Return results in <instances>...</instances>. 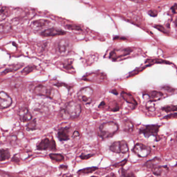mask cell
Returning <instances> with one entry per match:
<instances>
[{"instance_id":"cell-34","label":"cell","mask_w":177,"mask_h":177,"mask_svg":"<svg viewBox=\"0 0 177 177\" xmlns=\"http://www.w3.org/2000/svg\"><path fill=\"white\" fill-rule=\"evenodd\" d=\"M93 155L94 154H88L87 155L82 154L80 156V158L82 160H87L90 158H92Z\"/></svg>"},{"instance_id":"cell-17","label":"cell","mask_w":177,"mask_h":177,"mask_svg":"<svg viewBox=\"0 0 177 177\" xmlns=\"http://www.w3.org/2000/svg\"><path fill=\"white\" fill-rule=\"evenodd\" d=\"M161 160L160 158L155 157L152 160H149L144 164V166L148 168L153 169L158 166L160 163H161Z\"/></svg>"},{"instance_id":"cell-20","label":"cell","mask_w":177,"mask_h":177,"mask_svg":"<svg viewBox=\"0 0 177 177\" xmlns=\"http://www.w3.org/2000/svg\"><path fill=\"white\" fill-rule=\"evenodd\" d=\"M168 172V168L166 166H157L152 169L153 174L156 175H161L167 174Z\"/></svg>"},{"instance_id":"cell-39","label":"cell","mask_w":177,"mask_h":177,"mask_svg":"<svg viewBox=\"0 0 177 177\" xmlns=\"http://www.w3.org/2000/svg\"><path fill=\"white\" fill-rule=\"evenodd\" d=\"M172 12H173L174 14H177V4H175L171 8Z\"/></svg>"},{"instance_id":"cell-32","label":"cell","mask_w":177,"mask_h":177,"mask_svg":"<svg viewBox=\"0 0 177 177\" xmlns=\"http://www.w3.org/2000/svg\"><path fill=\"white\" fill-rule=\"evenodd\" d=\"M154 28L157 29L159 30L160 31L163 32L164 34H168V32L167 31L166 29H165L163 26H161V25H155Z\"/></svg>"},{"instance_id":"cell-18","label":"cell","mask_w":177,"mask_h":177,"mask_svg":"<svg viewBox=\"0 0 177 177\" xmlns=\"http://www.w3.org/2000/svg\"><path fill=\"white\" fill-rule=\"evenodd\" d=\"M11 151L9 149H0V161H8L11 158Z\"/></svg>"},{"instance_id":"cell-3","label":"cell","mask_w":177,"mask_h":177,"mask_svg":"<svg viewBox=\"0 0 177 177\" xmlns=\"http://www.w3.org/2000/svg\"><path fill=\"white\" fill-rule=\"evenodd\" d=\"M94 90L90 87H85L82 88L78 93V98L84 104H88L93 100Z\"/></svg>"},{"instance_id":"cell-16","label":"cell","mask_w":177,"mask_h":177,"mask_svg":"<svg viewBox=\"0 0 177 177\" xmlns=\"http://www.w3.org/2000/svg\"><path fill=\"white\" fill-rule=\"evenodd\" d=\"M23 66V65L21 64V63L9 65L7 68L5 69L4 70L1 72V75H5L6 74L10 73V72H16V71L19 70V69H21Z\"/></svg>"},{"instance_id":"cell-24","label":"cell","mask_w":177,"mask_h":177,"mask_svg":"<svg viewBox=\"0 0 177 177\" xmlns=\"http://www.w3.org/2000/svg\"><path fill=\"white\" fill-rule=\"evenodd\" d=\"M36 67L35 65H29L27 67H25L23 70L21 71V74L23 76H27L29 74L33 72V71L36 70Z\"/></svg>"},{"instance_id":"cell-33","label":"cell","mask_w":177,"mask_h":177,"mask_svg":"<svg viewBox=\"0 0 177 177\" xmlns=\"http://www.w3.org/2000/svg\"><path fill=\"white\" fill-rule=\"evenodd\" d=\"M63 68L66 69V70H71L73 69L71 62L68 61V62L64 63V64H63Z\"/></svg>"},{"instance_id":"cell-35","label":"cell","mask_w":177,"mask_h":177,"mask_svg":"<svg viewBox=\"0 0 177 177\" xmlns=\"http://www.w3.org/2000/svg\"><path fill=\"white\" fill-rule=\"evenodd\" d=\"M164 119H177V113L168 115L166 116H165Z\"/></svg>"},{"instance_id":"cell-38","label":"cell","mask_w":177,"mask_h":177,"mask_svg":"<svg viewBox=\"0 0 177 177\" xmlns=\"http://www.w3.org/2000/svg\"><path fill=\"white\" fill-rule=\"evenodd\" d=\"M148 14H149L150 16H152V17H155V16H157V15H158V13H157L156 12L152 11V10L150 11L149 12H148Z\"/></svg>"},{"instance_id":"cell-8","label":"cell","mask_w":177,"mask_h":177,"mask_svg":"<svg viewBox=\"0 0 177 177\" xmlns=\"http://www.w3.org/2000/svg\"><path fill=\"white\" fill-rule=\"evenodd\" d=\"M13 103L12 99L8 93L4 91H0V110H4L9 108Z\"/></svg>"},{"instance_id":"cell-15","label":"cell","mask_w":177,"mask_h":177,"mask_svg":"<svg viewBox=\"0 0 177 177\" xmlns=\"http://www.w3.org/2000/svg\"><path fill=\"white\" fill-rule=\"evenodd\" d=\"M69 49V43L66 40H62L57 44V50L60 54H65L68 53Z\"/></svg>"},{"instance_id":"cell-2","label":"cell","mask_w":177,"mask_h":177,"mask_svg":"<svg viewBox=\"0 0 177 177\" xmlns=\"http://www.w3.org/2000/svg\"><path fill=\"white\" fill-rule=\"evenodd\" d=\"M119 129V125L114 122L111 121L102 123L99 126L98 136L102 140L113 137Z\"/></svg>"},{"instance_id":"cell-37","label":"cell","mask_w":177,"mask_h":177,"mask_svg":"<svg viewBox=\"0 0 177 177\" xmlns=\"http://www.w3.org/2000/svg\"><path fill=\"white\" fill-rule=\"evenodd\" d=\"M127 159H125V160H123V161H121L120 163H118V164H115V165H113V166L116 167H119L120 166H123L124 165H125V164L127 163Z\"/></svg>"},{"instance_id":"cell-21","label":"cell","mask_w":177,"mask_h":177,"mask_svg":"<svg viewBox=\"0 0 177 177\" xmlns=\"http://www.w3.org/2000/svg\"><path fill=\"white\" fill-rule=\"evenodd\" d=\"M50 23V21L45 19H40L35 20L32 23V26L34 28H40L46 26Z\"/></svg>"},{"instance_id":"cell-26","label":"cell","mask_w":177,"mask_h":177,"mask_svg":"<svg viewBox=\"0 0 177 177\" xmlns=\"http://www.w3.org/2000/svg\"><path fill=\"white\" fill-rule=\"evenodd\" d=\"M49 157L51 160L57 162H61L64 160V156L61 154H57V153H51L49 154Z\"/></svg>"},{"instance_id":"cell-22","label":"cell","mask_w":177,"mask_h":177,"mask_svg":"<svg viewBox=\"0 0 177 177\" xmlns=\"http://www.w3.org/2000/svg\"><path fill=\"white\" fill-rule=\"evenodd\" d=\"M9 11L8 7L0 6V21L5 19L6 18L9 16Z\"/></svg>"},{"instance_id":"cell-13","label":"cell","mask_w":177,"mask_h":177,"mask_svg":"<svg viewBox=\"0 0 177 177\" xmlns=\"http://www.w3.org/2000/svg\"><path fill=\"white\" fill-rule=\"evenodd\" d=\"M70 127L68 126L63 127L59 129L57 133V138L61 141H68L70 139Z\"/></svg>"},{"instance_id":"cell-23","label":"cell","mask_w":177,"mask_h":177,"mask_svg":"<svg viewBox=\"0 0 177 177\" xmlns=\"http://www.w3.org/2000/svg\"><path fill=\"white\" fill-rule=\"evenodd\" d=\"M28 123L26 126L27 131H34L37 129V122L36 119H31Z\"/></svg>"},{"instance_id":"cell-7","label":"cell","mask_w":177,"mask_h":177,"mask_svg":"<svg viewBox=\"0 0 177 177\" xmlns=\"http://www.w3.org/2000/svg\"><path fill=\"white\" fill-rule=\"evenodd\" d=\"M160 126L157 125H150L143 127L139 130V133L144 135L146 138L151 136H157Z\"/></svg>"},{"instance_id":"cell-19","label":"cell","mask_w":177,"mask_h":177,"mask_svg":"<svg viewBox=\"0 0 177 177\" xmlns=\"http://www.w3.org/2000/svg\"><path fill=\"white\" fill-rule=\"evenodd\" d=\"M121 96L123 97V98L129 104H132L133 105H137V102L135 99L134 98V97L131 94H130L129 93H126L125 91H122L121 93Z\"/></svg>"},{"instance_id":"cell-40","label":"cell","mask_w":177,"mask_h":177,"mask_svg":"<svg viewBox=\"0 0 177 177\" xmlns=\"http://www.w3.org/2000/svg\"><path fill=\"white\" fill-rule=\"evenodd\" d=\"M114 40H126V37H119V36H117V37H114Z\"/></svg>"},{"instance_id":"cell-42","label":"cell","mask_w":177,"mask_h":177,"mask_svg":"<svg viewBox=\"0 0 177 177\" xmlns=\"http://www.w3.org/2000/svg\"><path fill=\"white\" fill-rule=\"evenodd\" d=\"M175 26H176V27H177V19H175Z\"/></svg>"},{"instance_id":"cell-36","label":"cell","mask_w":177,"mask_h":177,"mask_svg":"<svg viewBox=\"0 0 177 177\" xmlns=\"http://www.w3.org/2000/svg\"><path fill=\"white\" fill-rule=\"evenodd\" d=\"M9 28L8 25H0V32H5V31H7V30H9Z\"/></svg>"},{"instance_id":"cell-28","label":"cell","mask_w":177,"mask_h":177,"mask_svg":"<svg viewBox=\"0 0 177 177\" xmlns=\"http://www.w3.org/2000/svg\"><path fill=\"white\" fill-rule=\"evenodd\" d=\"M146 63L149 65H152L154 63H165V64H170V62H167L166 60L159 59H148L146 61Z\"/></svg>"},{"instance_id":"cell-6","label":"cell","mask_w":177,"mask_h":177,"mask_svg":"<svg viewBox=\"0 0 177 177\" xmlns=\"http://www.w3.org/2000/svg\"><path fill=\"white\" fill-rule=\"evenodd\" d=\"M132 150L139 158H144L147 157L150 154L151 149L149 146L138 143L136 144Z\"/></svg>"},{"instance_id":"cell-29","label":"cell","mask_w":177,"mask_h":177,"mask_svg":"<svg viewBox=\"0 0 177 177\" xmlns=\"http://www.w3.org/2000/svg\"><path fill=\"white\" fill-rule=\"evenodd\" d=\"M161 110L167 113L177 111V105H166V106L163 107L161 108Z\"/></svg>"},{"instance_id":"cell-27","label":"cell","mask_w":177,"mask_h":177,"mask_svg":"<svg viewBox=\"0 0 177 177\" xmlns=\"http://www.w3.org/2000/svg\"><path fill=\"white\" fill-rule=\"evenodd\" d=\"M124 129L125 132H132L134 129V125L130 121L127 120L124 123Z\"/></svg>"},{"instance_id":"cell-44","label":"cell","mask_w":177,"mask_h":177,"mask_svg":"<svg viewBox=\"0 0 177 177\" xmlns=\"http://www.w3.org/2000/svg\"><path fill=\"white\" fill-rule=\"evenodd\" d=\"M175 166L177 167V163L176 164V165H175Z\"/></svg>"},{"instance_id":"cell-11","label":"cell","mask_w":177,"mask_h":177,"mask_svg":"<svg viewBox=\"0 0 177 177\" xmlns=\"http://www.w3.org/2000/svg\"><path fill=\"white\" fill-rule=\"evenodd\" d=\"M133 51L130 48H121V49H114L111 51L110 54V58L113 60H116L118 58L129 55Z\"/></svg>"},{"instance_id":"cell-5","label":"cell","mask_w":177,"mask_h":177,"mask_svg":"<svg viewBox=\"0 0 177 177\" xmlns=\"http://www.w3.org/2000/svg\"><path fill=\"white\" fill-rule=\"evenodd\" d=\"M109 149L113 152L122 154H125L129 151V146L125 140L117 141L113 142Z\"/></svg>"},{"instance_id":"cell-4","label":"cell","mask_w":177,"mask_h":177,"mask_svg":"<svg viewBox=\"0 0 177 177\" xmlns=\"http://www.w3.org/2000/svg\"><path fill=\"white\" fill-rule=\"evenodd\" d=\"M36 150L38 151H56L57 150L56 142L53 139H50L48 138L43 139L37 144Z\"/></svg>"},{"instance_id":"cell-1","label":"cell","mask_w":177,"mask_h":177,"mask_svg":"<svg viewBox=\"0 0 177 177\" xmlns=\"http://www.w3.org/2000/svg\"><path fill=\"white\" fill-rule=\"evenodd\" d=\"M82 106L78 102H68L65 109L61 111V115L64 119H75L80 116L82 112Z\"/></svg>"},{"instance_id":"cell-31","label":"cell","mask_w":177,"mask_h":177,"mask_svg":"<svg viewBox=\"0 0 177 177\" xmlns=\"http://www.w3.org/2000/svg\"><path fill=\"white\" fill-rule=\"evenodd\" d=\"M66 28L68 29L71 30H76V31H82L81 27L76 25H68L66 26Z\"/></svg>"},{"instance_id":"cell-30","label":"cell","mask_w":177,"mask_h":177,"mask_svg":"<svg viewBox=\"0 0 177 177\" xmlns=\"http://www.w3.org/2000/svg\"><path fill=\"white\" fill-rule=\"evenodd\" d=\"M151 65L148 64V65H146L145 66H144V67H139L138 68L136 69L135 70L132 71L131 73H130V76H129V77H130V76H135L137 74L139 73V72H141L142 71L144 70L145 69L147 68V67H149V66H150Z\"/></svg>"},{"instance_id":"cell-14","label":"cell","mask_w":177,"mask_h":177,"mask_svg":"<svg viewBox=\"0 0 177 177\" xmlns=\"http://www.w3.org/2000/svg\"><path fill=\"white\" fill-rule=\"evenodd\" d=\"M145 95H147L149 98L150 102H154L160 100L163 96V94L161 91L152 90L146 93Z\"/></svg>"},{"instance_id":"cell-9","label":"cell","mask_w":177,"mask_h":177,"mask_svg":"<svg viewBox=\"0 0 177 177\" xmlns=\"http://www.w3.org/2000/svg\"><path fill=\"white\" fill-rule=\"evenodd\" d=\"M35 94L40 96H45L50 98H53L54 93L52 88H49L42 85H39L35 87L34 90Z\"/></svg>"},{"instance_id":"cell-43","label":"cell","mask_w":177,"mask_h":177,"mask_svg":"<svg viewBox=\"0 0 177 177\" xmlns=\"http://www.w3.org/2000/svg\"><path fill=\"white\" fill-rule=\"evenodd\" d=\"M1 133H0V139H1Z\"/></svg>"},{"instance_id":"cell-41","label":"cell","mask_w":177,"mask_h":177,"mask_svg":"<svg viewBox=\"0 0 177 177\" xmlns=\"http://www.w3.org/2000/svg\"><path fill=\"white\" fill-rule=\"evenodd\" d=\"M79 133H78L77 131H75L74 133H73V138H75V137H79Z\"/></svg>"},{"instance_id":"cell-25","label":"cell","mask_w":177,"mask_h":177,"mask_svg":"<svg viewBox=\"0 0 177 177\" xmlns=\"http://www.w3.org/2000/svg\"><path fill=\"white\" fill-rule=\"evenodd\" d=\"M98 169V168L96 167H88L79 170L78 172V174L79 175H86V174H91L93 172Z\"/></svg>"},{"instance_id":"cell-10","label":"cell","mask_w":177,"mask_h":177,"mask_svg":"<svg viewBox=\"0 0 177 177\" xmlns=\"http://www.w3.org/2000/svg\"><path fill=\"white\" fill-rule=\"evenodd\" d=\"M17 115L20 121L23 123H28L33 119V116L29 109L26 107L20 108L17 112Z\"/></svg>"},{"instance_id":"cell-12","label":"cell","mask_w":177,"mask_h":177,"mask_svg":"<svg viewBox=\"0 0 177 177\" xmlns=\"http://www.w3.org/2000/svg\"><path fill=\"white\" fill-rule=\"evenodd\" d=\"M66 34V32L63 31L60 29L57 28H51L42 32L40 35L43 37H55L58 35H63Z\"/></svg>"}]
</instances>
